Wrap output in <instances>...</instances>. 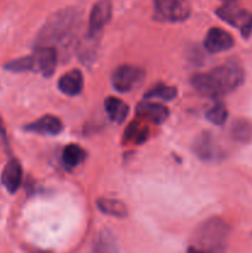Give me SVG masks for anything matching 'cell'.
Wrapping results in <instances>:
<instances>
[{
    "label": "cell",
    "mask_w": 252,
    "mask_h": 253,
    "mask_svg": "<svg viewBox=\"0 0 252 253\" xmlns=\"http://www.w3.org/2000/svg\"><path fill=\"white\" fill-rule=\"evenodd\" d=\"M82 21V11L77 7H66L47 19L36 39L37 47H54L71 41ZM56 48V47H54Z\"/></svg>",
    "instance_id": "cell-2"
},
{
    "label": "cell",
    "mask_w": 252,
    "mask_h": 253,
    "mask_svg": "<svg viewBox=\"0 0 252 253\" xmlns=\"http://www.w3.org/2000/svg\"><path fill=\"white\" fill-rule=\"evenodd\" d=\"M84 78L79 69H72L59 78L58 89L68 96H76L83 90Z\"/></svg>",
    "instance_id": "cell-13"
},
{
    "label": "cell",
    "mask_w": 252,
    "mask_h": 253,
    "mask_svg": "<svg viewBox=\"0 0 252 253\" xmlns=\"http://www.w3.org/2000/svg\"><path fill=\"white\" fill-rule=\"evenodd\" d=\"M34 72L43 77H51L57 66V49L54 47H37L34 54Z\"/></svg>",
    "instance_id": "cell-8"
},
{
    "label": "cell",
    "mask_w": 252,
    "mask_h": 253,
    "mask_svg": "<svg viewBox=\"0 0 252 253\" xmlns=\"http://www.w3.org/2000/svg\"><path fill=\"white\" fill-rule=\"evenodd\" d=\"M62 158H63V162L67 167L74 168L83 162L84 158H85V152L79 145L71 143V145L64 147Z\"/></svg>",
    "instance_id": "cell-18"
},
{
    "label": "cell",
    "mask_w": 252,
    "mask_h": 253,
    "mask_svg": "<svg viewBox=\"0 0 252 253\" xmlns=\"http://www.w3.org/2000/svg\"><path fill=\"white\" fill-rule=\"evenodd\" d=\"M234 37L220 27H212L208 31L204 40V47L210 53H219L227 51L234 46Z\"/></svg>",
    "instance_id": "cell-10"
},
{
    "label": "cell",
    "mask_w": 252,
    "mask_h": 253,
    "mask_svg": "<svg viewBox=\"0 0 252 253\" xmlns=\"http://www.w3.org/2000/svg\"><path fill=\"white\" fill-rule=\"evenodd\" d=\"M113 15V4L110 0H99L91 7L89 15L88 35L98 36L99 32L109 24Z\"/></svg>",
    "instance_id": "cell-7"
},
{
    "label": "cell",
    "mask_w": 252,
    "mask_h": 253,
    "mask_svg": "<svg viewBox=\"0 0 252 253\" xmlns=\"http://www.w3.org/2000/svg\"><path fill=\"white\" fill-rule=\"evenodd\" d=\"M231 136L239 142H249L252 138V125L244 119L234 121L231 126Z\"/></svg>",
    "instance_id": "cell-19"
},
{
    "label": "cell",
    "mask_w": 252,
    "mask_h": 253,
    "mask_svg": "<svg viewBox=\"0 0 252 253\" xmlns=\"http://www.w3.org/2000/svg\"><path fill=\"white\" fill-rule=\"evenodd\" d=\"M187 253H207V252L202 251V250L197 249V247H189V250H188Z\"/></svg>",
    "instance_id": "cell-25"
},
{
    "label": "cell",
    "mask_w": 252,
    "mask_h": 253,
    "mask_svg": "<svg viewBox=\"0 0 252 253\" xmlns=\"http://www.w3.org/2000/svg\"><path fill=\"white\" fill-rule=\"evenodd\" d=\"M95 253H118L113 239L108 234L99 236L95 244Z\"/></svg>",
    "instance_id": "cell-23"
},
{
    "label": "cell",
    "mask_w": 252,
    "mask_h": 253,
    "mask_svg": "<svg viewBox=\"0 0 252 253\" xmlns=\"http://www.w3.org/2000/svg\"><path fill=\"white\" fill-rule=\"evenodd\" d=\"M145 72L140 67L124 64L118 67L111 76V83L115 90L120 93H127L133 90L142 83Z\"/></svg>",
    "instance_id": "cell-6"
},
{
    "label": "cell",
    "mask_w": 252,
    "mask_h": 253,
    "mask_svg": "<svg viewBox=\"0 0 252 253\" xmlns=\"http://www.w3.org/2000/svg\"><path fill=\"white\" fill-rule=\"evenodd\" d=\"M188 0H153V17L162 22H182L189 17Z\"/></svg>",
    "instance_id": "cell-4"
},
{
    "label": "cell",
    "mask_w": 252,
    "mask_h": 253,
    "mask_svg": "<svg viewBox=\"0 0 252 253\" xmlns=\"http://www.w3.org/2000/svg\"><path fill=\"white\" fill-rule=\"evenodd\" d=\"M222 1H225V2H232V1H235V0H222Z\"/></svg>",
    "instance_id": "cell-26"
},
{
    "label": "cell",
    "mask_w": 252,
    "mask_h": 253,
    "mask_svg": "<svg viewBox=\"0 0 252 253\" xmlns=\"http://www.w3.org/2000/svg\"><path fill=\"white\" fill-rule=\"evenodd\" d=\"M207 119L214 125H222L227 119V109L222 103H216L207 111Z\"/></svg>",
    "instance_id": "cell-21"
},
{
    "label": "cell",
    "mask_w": 252,
    "mask_h": 253,
    "mask_svg": "<svg viewBox=\"0 0 252 253\" xmlns=\"http://www.w3.org/2000/svg\"><path fill=\"white\" fill-rule=\"evenodd\" d=\"M177 93V88H174V86L158 83L146 91L145 99L146 100H150V99H160V100L163 101H170L173 99H175Z\"/></svg>",
    "instance_id": "cell-17"
},
{
    "label": "cell",
    "mask_w": 252,
    "mask_h": 253,
    "mask_svg": "<svg viewBox=\"0 0 252 253\" xmlns=\"http://www.w3.org/2000/svg\"><path fill=\"white\" fill-rule=\"evenodd\" d=\"M147 137L148 128L143 124L138 123V121H132L128 125L127 130L125 131V138L127 141H132V142L141 143L147 140Z\"/></svg>",
    "instance_id": "cell-20"
},
{
    "label": "cell",
    "mask_w": 252,
    "mask_h": 253,
    "mask_svg": "<svg viewBox=\"0 0 252 253\" xmlns=\"http://www.w3.org/2000/svg\"><path fill=\"white\" fill-rule=\"evenodd\" d=\"M105 110L114 123H123L128 113V106L125 101L115 96H109L105 100Z\"/></svg>",
    "instance_id": "cell-15"
},
{
    "label": "cell",
    "mask_w": 252,
    "mask_h": 253,
    "mask_svg": "<svg viewBox=\"0 0 252 253\" xmlns=\"http://www.w3.org/2000/svg\"><path fill=\"white\" fill-rule=\"evenodd\" d=\"M229 227L222 220L210 219L195 232V246L207 253H222L226 246Z\"/></svg>",
    "instance_id": "cell-3"
},
{
    "label": "cell",
    "mask_w": 252,
    "mask_h": 253,
    "mask_svg": "<svg viewBox=\"0 0 252 253\" xmlns=\"http://www.w3.org/2000/svg\"><path fill=\"white\" fill-rule=\"evenodd\" d=\"M216 15L225 22L236 27L241 31L245 39H249L252 34V14L236 5L227 2L216 10Z\"/></svg>",
    "instance_id": "cell-5"
},
{
    "label": "cell",
    "mask_w": 252,
    "mask_h": 253,
    "mask_svg": "<svg viewBox=\"0 0 252 253\" xmlns=\"http://www.w3.org/2000/svg\"><path fill=\"white\" fill-rule=\"evenodd\" d=\"M5 68L7 71L16 72V73H20V72H34V59H32V56L14 59V61L5 64Z\"/></svg>",
    "instance_id": "cell-22"
},
{
    "label": "cell",
    "mask_w": 252,
    "mask_h": 253,
    "mask_svg": "<svg viewBox=\"0 0 252 253\" xmlns=\"http://www.w3.org/2000/svg\"><path fill=\"white\" fill-rule=\"evenodd\" d=\"M195 155L203 161H215L221 156V150L215 141L214 136L208 131H204L197 136L193 143Z\"/></svg>",
    "instance_id": "cell-9"
},
{
    "label": "cell",
    "mask_w": 252,
    "mask_h": 253,
    "mask_svg": "<svg viewBox=\"0 0 252 253\" xmlns=\"http://www.w3.org/2000/svg\"><path fill=\"white\" fill-rule=\"evenodd\" d=\"M22 180V167L20 162L15 158H11L5 166L1 174V183L9 193H15L21 185Z\"/></svg>",
    "instance_id": "cell-12"
},
{
    "label": "cell",
    "mask_w": 252,
    "mask_h": 253,
    "mask_svg": "<svg viewBox=\"0 0 252 253\" xmlns=\"http://www.w3.org/2000/svg\"><path fill=\"white\" fill-rule=\"evenodd\" d=\"M136 113L141 118L147 119L155 124H162L169 116V110L167 106L158 103H152V101H142L138 104Z\"/></svg>",
    "instance_id": "cell-14"
},
{
    "label": "cell",
    "mask_w": 252,
    "mask_h": 253,
    "mask_svg": "<svg viewBox=\"0 0 252 253\" xmlns=\"http://www.w3.org/2000/svg\"><path fill=\"white\" fill-rule=\"evenodd\" d=\"M25 130L29 132L40 133V135H58L63 130V124L57 116L44 115L35 123L26 125Z\"/></svg>",
    "instance_id": "cell-11"
},
{
    "label": "cell",
    "mask_w": 252,
    "mask_h": 253,
    "mask_svg": "<svg viewBox=\"0 0 252 253\" xmlns=\"http://www.w3.org/2000/svg\"><path fill=\"white\" fill-rule=\"evenodd\" d=\"M99 210L101 212L110 216L115 217H126L127 216V208L123 202L116 199H109V198H99L96 200Z\"/></svg>",
    "instance_id": "cell-16"
},
{
    "label": "cell",
    "mask_w": 252,
    "mask_h": 253,
    "mask_svg": "<svg viewBox=\"0 0 252 253\" xmlns=\"http://www.w3.org/2000/svg\"><path fill=\"white\" fill-rule=\"evenodd\" d=\"M244 69L239 64L226 63L195 74L192 78V85L200 95L215 99L236 90L244 83Z\"/></svg>",
    "instance_id": "cell-1"
},
{
    "label": "cell",
    "mask_w": 252,
    "mask_h": 253,
    "mask_svg": "<svg viewBox=\"0 0 252 253\" xmlns=\"http://www.w3.org/2000/svg\"><path fill=\"white\" fill-rule=\"evenodd\" d=\"M0 140L6 142V131H5L4 124H2L1 118H0Z\"/></svg>",
    "instance_id": "cell-24"
}]
</instances>
